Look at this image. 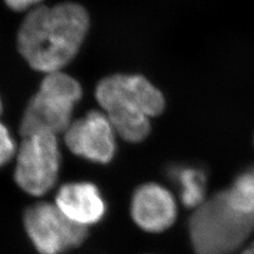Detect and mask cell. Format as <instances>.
<instances>
[{"instance_id":"obj_1","label":"cell","mask_w":254,"mask_h":254,"mask_svg":"<svg viewBox=\"0 0 254 254\" xmlns=\"http://www.w3.org/2000/svg\"><path fill=\"white\" fill-rule=\"evenodd\" d=\"M89 29L82 5L64 2L31 10L21 22L17 47L31 68L51 73L74 59Z\"/></svg>"},{"instance_id":"obj_2","label":"cell","mask_w":254,"mask_h":254,"mask_svg":"<svg viewBox=\"0 0 254 254\" xmlns=\"http://www.w3.org/2000/svg\"><path fill=\"white\" fill-rule=\"evenodd\" d=\"M189 229L196 254H233L253 233L254 214L235 210L222 190L195 209Z\"/></svg>"},{"instance_id":"obj_3","label":"cell","mask_w":254,"mask_h":254,"mask_svg":"<svg viewBox=\"0 0 254 254\" xmlns=\"http://www.w3.org/2000/svg\"><path fill=\"white\" fill-rule=\"evenodd\" d=\"M82 95V87L72 76L62 71L47 73L22 116L21 136L65 132L73 121V108Z\"/></svg>"},{"instance_id":"obj_4","label":"cell","mask_w":254,"mask_h":254,"mask_svg":"<svg viewBox=\"0 0 254 254\" xmlns=\"http://www.w3.org/2000/svg\"><path fill=\"white\" fill-rule=\"evenodd\" d=\"M61 162L57 134H29L22 137L16 153L14 180L25 193L43 196L57 185Z\"/></svg>"},{"instance_id":"obj_5","label":"cell","mask_w":254,"mask_h":254,"mask_svg":"<svg viewBox=\"0 0 254 254\" xmlns=\"http://www.w3.org/2000/svg\"><path fill=\"white\" fill-rule=\"evenodd\" d=\"M23 224L39 254H62L78 247L87 236V228L74 224L50 202L31 205L25 213Z\"/></svg>"},{"instance_id":"obj_6","label":"cell","mask_w":254,"mask_h":254,"mask_svg":"<svg viewBox=\"0 0 254 254\" xmlns=\"http://www.w3.org/2000/svg\"><path fill=\"white\" fill-rule=\"evenodd\" d=\"M102 111L126 110L153 118L165 107L162 92L142 75L114 74L103 78L95 89Z\"/></svg>"},{"instance_id":"obj_7","label":"cell","mask_w":254,"mask_h":254,"mask_svg":"<svg viewBox=\"0 0 254 254\" xmlns=\"http://www.w3.org/2000/svg\"><path fill=\"white\" fill-rule=\"evenodd\" d=\"M64 133L70 152L87 161L106 164L116 155L117 133L103 111H89L71 122Z\"/></svg>"},{"instance_id":"obj_8","label":"cell","mask_w":254,"mask_h":254,"mask_svg":"<svg viewBox=\"0 0 254 254\" xmlns=\"http://www.w3.org/2000/svg\"><path fill=\"white\" fill-rule=\"evenodd\" d=\"M130 214L140 229L150 233H160L176 220L177 202L168 189L149 182L134 190L130 201Z\"/></svg>"},{"instance_id":"obj_9","label":"cell","mask_w":254,"mask_h":254,"mask_svg":"<svg viewBox=\"0 0 254 254\" xmlns=\"http://www.w3.org/2000/svg\"><path fill=\"white\" fill-rule=\"evenodd\" d=\"M54 203L64 215L84 228L98 224L106 213V202L100 190L87 181L63 185Z\"/></svg>"},{"instance_id":"obj_10","label":"cell","mask_w":254,"mask_h":254,"mask_svg":"<svg viewBox=\"0 0 254 254\" xmlns=\"http://www.w3.org/2000/svg\"><path fill=\"white\" fill-rule=\"evenodd\" d=\"M170 177L178 189L181 202L188 208L197 209L205 199L206 176L201 169L190 165L174 166Z\"/></svg>"},{"instance_id":"obj_11","label":"cell","mask_w":254,"mask_h":254,"mask_svg":"<svg viewBox=\"0 0 254 254\" xmlns=\"http://www.w3.org/2000/svg\"><path fill=\"white\" fill-rule=\"evenodd\" d=\"M104 114L109 119L117 136H120L123 140L138 143L148 136L150 131V118L147 116L126 110H113Z\"/></svg>"},{"instance_id":"obj_12","label":"cell","mask_w":254,"mask_h":254,"mask_svg":"<svg viewBox=\"0 0 254 254\" xmlns=\"http://www.w3.org/2000/svg\"><path fill=\"white\" fill-rule=\"evenodd\" d=\"M233 208L246 214H254V168L244 172L226 190Z\"/></svg>"},{"instance_id":"obj_13","label":"cell","mask_w":254,"mask_h":254,"mask_svg":"<svg viewBox=\"0 0 254 254\" xmlns=\"http://www.w3.org/2000/svg\"><path fill=\"white\" fill-rule=\"evenodd\" d=\"M17 148L11 132L0 122V168L12 160L17 153Z\"/></svg>"},{"instance_id":"obj_14","label":"cell","mask_w":254,"mask_h":254,"mask_svg":"<svg viewBox=\"0 0 254 254\" xmlns=\"http://www.w3.org/2000/svg\"><path fill=\"white\" fill-rule=\"evenodd\" d=\"M4 1L10 9L17 12H21L29 10L31 6L41 2L42 0H4Z\"/></svg>"},{"instance_id":"obj_15","label":"cell","mask_w":254,"mask_h":254,"mask_svg":"<svg viewBox=\"0 0 254 254\" xmlns=\"http://www.w3.org/2000/svg\"><path fill=\"white\" fill-rule=\"evenodd\" d=\"M242 254H254V244L250 245L249 247L246 248V249L242 252Z\"/></svg>"},{"instance_id":"obj_16","label":"cell","mask_w":254,"mask_h":254,"mask_svg":"<svg viewBox=\"0 0 254 254\" xmlns=\"http://www.w3.org/2000/svg\"><path fill=\"white\" fill-rule=\"evenodd\" d=\"M1 110H2V103H1V100H0V114H1Z\"/></svg>"}]
</instances>
